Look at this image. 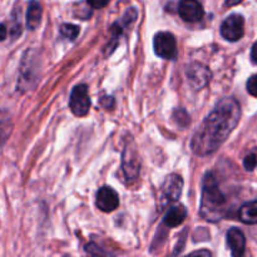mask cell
<instances>
[{"label": "cell", "mask_w": 257, "mask_h": 257, "mask_svg": "<svg viewBox=\"0 0 257 257\" xmlns=\"http://www.w3.org/2000/svg\"><path fill=\"white\" fill-rule=\"evenodd\" d=\"M186 73H187L188 82L195 89H201V88L206 87L211 79L210 69L201 63H192L191 65H188Z\"/></svg>", "instance_id": "cell-6"}, {"label": "cell", "mask_w": 257, "mask_h": 257, "mask_svg": "<svg viewBox=\"0 0 257 257\" xmlns=\"http://www.w3.org/2000/svg\"><path fill=\"white\" fill-rule=\"evenodd\" d=\"M87 3L94 9H102L109 3V0H87Z\"/></svg>", "instance_id": "cell-19"}, {"label": "cell", "mask_w": 257, "mask_h": 257, "mask_svg": "<svg viewBox=\"0 0 257 257\" xmlns=\"http://www.w3.org/2000/svg\"><path fill=\"white\" fill-rule=\"evenodd\" d=\"M178 14L185 22L197 23L203 18V8L198 0H181L178 4Z\"/></svg>", "instance_id": "cell-7"}, {"label": "cell", "mask_w": 257, "mask_h": 257, "mask_svg": "<svg viewBox=\"0 0 257 257\" xmlns=\"http://www.w3.org/2000/svg\"><path fill=\"white\" fill-rule=\"evenodd\" d=\"M70 110L77 117H84L90 109V99L88 95V88L85 84L75 85L69 98Z\"/></svg>", "instance_id": "cell-3"}, {"label": "cell", "mask_w": 257, "mask_h": 257, "mask_svg": "<svg viewBox=\"0 0 257 257\" xmlns=\"http://www.w3.org/2000/svg\"><path fill=\"white\" fill-rule=\"evenodd\" d=\"M251 59H252L255 64H257V42L253 44L252 49H251Z\"/></svg>", "instance_id": "cell-20"}, {"label": "cell", "mask_w": 257, "mask_h": 257, "mask_svg": "<svg viewBox=\"0 0 257 257\" xmlns=\"http://www.w3.org/2000/svg\"><path fill=\"white\" fill-rule=\"evenodd\" d=\"M182 188L183 180L178 175L167 176V178H166L162 186L163 193H165V196L170 201L180 200L181 195H182Z\"/></svg>", "instance_id": "cell-9"}, {"label": "cell", "mask_w": 257, "mask_h": 257, "mask_svg": "<svg viewBox=\"0 0 257 257\" xmlns=\"http://www.w3.org/2000/svg\"><path fill=\"white\" fill-rule=\"evenodd\" d=\"M200 212L210 222H217L226 215V198L218 188L212 173H207L203 180Z\"/></svg>", "instance_id": "cell-2"}, {"label": "cell", "mask_w": 257, "mask_h": 257, "mask_svg": "<svg viewBox=\"0 0 257 257\" xmlns=\"http://www.w3.org/2000/svg\"><path fill=\"white\" fill-rule=\"evenodd\" d=\"M203 253H206V255H211V252H208V251H196V252H193V255H203Z\"/></svg>", "instance_id": "cell-23"}, {"label": "cell", "mask_w": 257, "mask_h": 257, "mask_svg": "<svg viewBox=\"0 0 257 257\" xmlns=\"http://www.w3.org/2000/svg\"><path fill=\"white\" fill-rule=\"evenodd\" d=\"M7 33H8L7 27H5L4 24H0V42L7 38Z\"/></svg>", "instance_id": "cell-21"}, {"label": "cell", "mask_w": 257, "mask_h": 257, "mask_svg": "<svg viewBox=\"0 0 257 257\" xmlns=\"http://www.w3.org/2000/svg\"><path fill=\"white\" fill-rule=\"evenodd\" d=\"M241 2H242V0H226V5H227V7H233V5L240 4Z\"/></svg>", "instance_id": "cell-22"}, {"label": "cell", "mask_w": 257, "mask_h": 257, "mask_svg": "<svg viewBox=\"0 0 257 257\" xmlns=\"http://www.w3.org/2000/svg\"><path fill=\"white\" fill-rule=\"evenodd\" d=\"M97 207L103 212H112L119 205V197L113 188L104 186L97 193Z\"/></svg>", "instance_id": "cell-8"}, {"label": "cell", "mask_w": 257, "mask_h": 257, "mask_svg": "<svg viewBox=\"0 0 257 257\" xmlns=\"http://www.w3.org/2000/svg\"><path fill=\"white\" fill-rule=\"evenodd\" d=\"M79 27L74 24H63L60 27V33H62L63 37L68 38V39H75L78 34H79Z\"/></svg>", "instance_id": "cell-15"}, {"label": "cell", "mask_w": 257, "mask_h": 257, "mask_svg": "<svg viewBox=\"0 0 257 257\" xmlns=\"http://www.w3.org/2000/svg\"><path fill=\"white\" fill-rule=\"evenodd\" d=\"M240 118L241 107L237 100L232 97L223 98L196 131L191 142L193 152L202 157L215 153L235 130Z\"/></svg>", "instance_id": "cell-1"}, {"label": "cell", "mask_w": 257, "mask_h": 257, "mask_svg": "<svg viewBox=\"0 0 257 257\" xmlns=\"http://www.w3.org/2000/svg\"><path fill=\"white\" fill-rule=\"evenodd\" d=\"M12 35L13 38H18L22 34V23H20V13L17 14V10L13 12V27H12Z\"/></svg>", "instance_id": "cell-16"}, {"label": "cell", "mask_w": 257, "mask_h": 257, "mask_svg": "<svg viewBox=\"0 0 257 257\" xmlns=\"http://www.w3.org/2000/svg\"><path fill=\"white\" fill-rule=\"evenodd\" d=\"M140 170L141 167L137 157H133L132 148L127 146L124 153H123V171L125 173V177L128 180H135V178H137Z\"/></svg>", "instance_id": "cell-11"}, {"label": "cell", "mask_w": 257, "mask_h": 257, "mask_svg": "<svg viewBox=\"0 0 257 257\" xmlns=\"http://www.w3.org/2000/svg\"><path fill=\"white\" fill-rule=\"evenodd\" d=\"M43 17V7L37 0H32L27 10V28L30 30L37 29L40 25Z\"/></svg>", "instance_id": "cell-13"}, {"label": "cell", "mask_w": 257, "mask_h": 257, "mask_svg": "<svg viewBox=\"0 0 257 257\" xmlns=\"http://www.w3.org/2000/svg\"><path fill=\"white\" fill-rule=\"evenodd\" d=\"M227 245L230 247L232 256L238 257L245 253L246 248V238L241 230L233 227L228 230L227 232Z\"/></svg>", "instance_id": "cell-10"}, {"label": "cell", "mask_w": 257, "mask_h": 257, "mask_svg": "<svg viewBox=\"0 0 257 257\" xmlns=\"http://www.w3.org/2000/svg\"><path fill=\"white\" fill-rule=\"evenodd\" d=\"M245 33V20L240 14H232L221 25V35L226 40L237 42L243 37Z\"/></svg>", "instance_id": "cell-5"}, {"label": "cell", "mask_w": 257, "mask_h": 257, "mask_svg": "<svg viewBox=\"0 0 257 257\" xmlns=\"http://www.w3.org/2000/svg\"><path fill=\"white\" fill-rule=\"evenodd\" d=\"M238 217L243 223L257 225V201H251L242 205L238 212Z\"/></svg>", "instance_id": "cell-14"}, {"label": "cell", "mask_w": 257, "mask_h": 257, "mask_svg": "<svg viewBox=\"0 0 257 257\" xmlns=\"http://www.w3.org/2000/svg\"><path fill=\"white\" fill-rule=\"evenodd\" d=\"M247 92L251 95L257 98V74L252 75L250 79L247 80Z\"/></svg>", "instance_id": "cell-18"}, {"label": "cell", "mask_w": 257, "mask_h": 257, "mask_svg": "<svg viewBox=\"0 0 257 257\" xmlns=\"http://www.w3.org/2000/svg\"><path fill=\"white\" fill-rule=\"evenodd\" d=\"M257 165V157L256 155H248L246 156L243 160V167L246 171H252Z\"/></svg>", "instance_id": "cell-17"}, {"label": "cell", "mask_w": 257, "mask_h": 257, "mask_svg": "<svg viewBox=\"0 0 257 257\" xmlns=\"http://www.w3.org/2000/svg\"><path fill=\"white\" fill-rule=\"evenodd\" d=\"M153 48L158 57L163 59H173L177 55V43L173 34L168 32L157 33L153 39Z\"/></svg>", "instance_id": "cell-4"}, {"label": "cell", "mask_w": 257, "mask_h": 257, "mask_svg": "<svg viewBox=\"0 0 257 257\" xmlns=\"http://www.w3.org/2000/svg\"><path fill=\"white\" fill-rule=\"evenodd\" d=\"M186 217H187V211L182 205L172 206L166 213L165 218H163V223L167 227H177L186 220Z\"/></svg>", "instance_id": "cell-12"}]
</instances>
